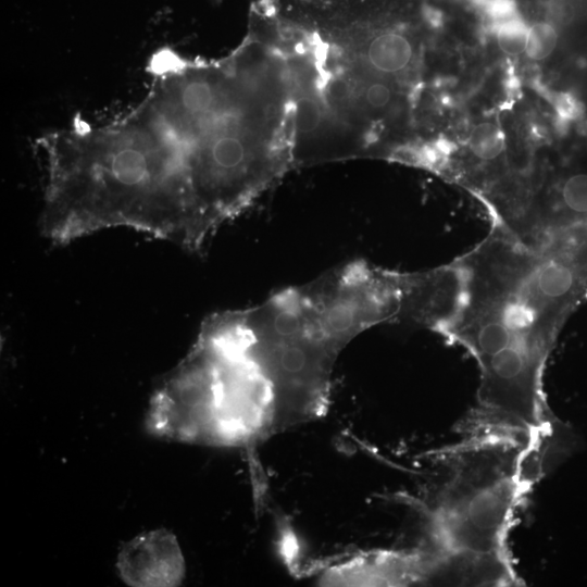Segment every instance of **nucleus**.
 Wrapping results in <instances>:
<instances>
[{"instance_id":"obj_1","label":"nucleus","mask_w":587,"mask_h":587,"mask_svg":"<svg viewBox=\"0 0 587 587\" xmlns=\"http://www.w3.org/2000/svg\"><path fill=\"white\" fill-rule=\"evenodd\" d=\"M147 65L129 111L39 139L51 242L127 228L199 251L294 167L284 61L258 34L221 59L161 48Z\"/></svg>"},{"instance_id":"obj_2","label":"nucleus","mask_w":587,"mask_h":587,"mask_svg":"<svg viewBox=\"0 0 587 587\" xmlns=\"http://www.w3.org/2000/svg\"><path fill=\"white\" fill-rule=\"evenodd\" d=\"M148 432L211 446H248L274 434L272 389L250 350L245 310L207 317L187 355L151 398Z\"/></svg>"},{"instance_id":"obj_3","label":"nucleus","mask_w":587,"mask_h":587,"mask_svg":"<svg viewBox=\"0 0 587 587\" xmlns=\"http://www.w3.org/2000/svg\"><path fill=\"white\" fill-rule=\"evenodd\" d=\"M559 448L546 440L483 434L464 436L447 449V478L428 508L432 545L514 571L508 538L515 513Z\"/></svg>"},{"instance_id":"obj_4","label":"nucleus","mask_w":587,"mask_h":587,"mask_svg":"<svg viewBox=\"0 0 587 587\" xmlns=\"http://www.w3.org/2000/svg\"><path fill=\"white\" fill-rule=\"evenodd\" d=\"M251 353L268 382L274 434L312 421L327 409L341 350L326 335L300 286L245 309Z\"/></svg>"},{"instance_id":"obj_5","label":"nucleus","mask_w":587,"mask_h":587,"mask_svg":"<svg viewBox=\"0 0 587 587\" xmlns=\"http://www.w3.org/2000/svg\"><path fill=\"white\" fill-rule=\"evenodd\" d=\"M326 335L342 350L361 333L397 322L401 290L397 271L355 260L300 285Z\"/></svg>"},{"instance_id":"obj_6","label":"nucleus","mask_w":587,"mask_h":587,"mask_svg":"<svg viewBox=\"0 0 587 587\" xmlns=\"http://www.w3.org/2000/svg\"><path fill=\"white\" fill-rule=\"evenodd\" d=\"M401 304L397 322H410L442 337L460 319L466 300V275L457 258L420 272H398Z\"/></svg>"},{"instance_id":"obj_7","label":"nucleus","mask_w":587,"mask_h":587,"mask_svg":"<svg viewBox=\"0 0 587 587\" xmlns=\"http://www.w3.org/2000/svg\"><path fill=\"white\" fill-rule=\"evenodd\" d=\"M445 555L434 548L376 551L358 555L323 575L328 585L407 586L419 583H447Z\"/></svg>"},{"instance_id":"obj_8","label":"nucleus","mask_w":587,"mask_h":587,"mask_svg":"<svg viewBox=\"0 0 587 587\" xmlns=\"http://www.w3.org/2000/svg\"><path fill=\"white\" fill-rule=\"evenodd\" d=\"M121 578L134 587H173L185 576V561L176 537L166 529L141 534L120 551Z\"/></svg>"},{"instance_id":"obj_9","label":"nucleus","mask_w":587,"mask_h":587,"mask_svg":"<svg viewBox=\"0 0 587 587\" xmlns=\"http://www.w3.org/2000/svg\"><path fill=\"white\" fill-rule=\"evenodd\" d=\"M467 146L478 160L494 161L502 154L505 148L504 134L497 124L483 122L471 130Z\"/></svg>"},{"instance_id":"obj_10","label":"nucleus","mask_w":587,"mask_h":587,"mask_svg":"<svg viewBox=\"0 0 587 587\" xmlns=\"http://www.w3.org/2000/svg\"><path fill=\"white\" fill-rule=\"evenodd\" d=\"M560 197L562 204L567 211V216L558 227L578 221H586L587 173H577L567 177L561 187Z\"/></svg>"},{"instance_id":"obj_11","label":"nucleus","mask_w":587,"mask_h":587,"mask_svg":"<svg viewBox=\"0 0 587 587\" xmlns=\"http://www.w3.org/2000/svg\"><path fill=\"white\" fill-rule=\"evenodd\" d=\"M497 43L508 55L525 52L529 26L520 16L497 25L495 28Z\"/></svg>"},{"instance_id":"obj_12","label":"nucleus","mask_w":587,"mask_h":587,"mask_svg":"<svg viewBox=\"0 0 587 587\" xmlns=\"http://www.w3.org/2000/svg\"><path fill=\"white\" fill-rule=\"evenodd\" d=\"M558 33L546 22H538L529 27L525 53L534 61L547 59L555 49Z\"/></svg>"},{"instance_id":"obj_13","label":"nucleus","mask_w":587,"mask_h":587,"mask_svg":"<svg viewBox=\"0 0 587 587\" xmlns=\"http://www.w3.org/2000/svg\"><path fill=\"white\" fill-rule=\"evenodd\" d=\"M484 13L491 27L520 16L514 0H472Z\"/></svg>"},{"instance_id":"obj_14","label":"nucleus","mask_w":587,"mask_h":587,"mask_svg":"<svg viewBox=\"0 0 587 587\" xmlns=\"http://www.w3.org/2000/svg\"><path fill=\"white\" fill-rule=\"evenodd\" d=\"M557 114L563 121L576 118L580 112L578 101L570 93H561L554 102Z\"/></svg>"}]
</instances>
